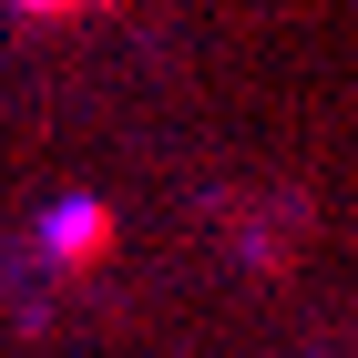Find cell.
<instances>
[{
  "label": "cell",
  "instance_id": "obj_1",
  "mask_svg": "<svg viewBox=\"0 0 358 358\" xmlns=\"http://www.w3.org/2000/svg\"><path fill=\"white\" fill-rule=\"evenodd\" d=\"M52 246H62V256H103V246H113V215L92 205V194H72V205L52 215Z\"/></svg>",
  "mask_w": 358,
  "mask_h": 358
}]
</instances>
